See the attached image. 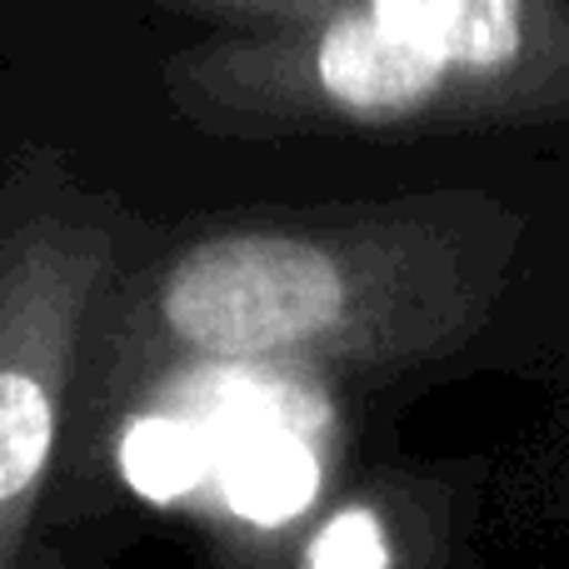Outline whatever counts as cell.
<instances>
[{
	"label": "cell",
	"mask_w": 569,
	"mask_h": 569,
	"mask_svg": "<svg viewBox=\"0 0 569 569\" xmlns=\"http://www.w3.org/2000/svg\"><path fill=\"white\" fill-rule=\"evenodd\" d=\"M216 440L220 500L250 525H284L320 495V460L270 395H230L200 415Z\"/></svg>",
	"instance_id": "obj_2"
},
{
	"label": "cell",
	"mask_w": 569,
	"mask_h": 569,
	"mask_svg": "<svg viewBox=\"0 0 569 569\" xmlns=\"http://www.w3.org/2000/svg\"><path fill=\"white\" fill-rule=\"evenodd\" d=\"M200 10H226V16H246L256 26H295V20H310L320 10H330L335 0H186Z\"/></svg>",
	"instance_id": "obj_6"
},
{
	"label": "cell",
	"mask_w": 569,
	"mask_h": 569,
	"mask_svg": "<svg viewBox=\"0 0 569 569\" xmlns=\"http://www.w3.org/2000/svg\"><path fill=\"white\" fill-rule=\"evenodd\" d=\"M216 470V440L206 420L186 410L140 415L120 435V475L136 495L156 505H176L196 495Z\"/></svg>",
	"instance_id": "obj_4"
},
{
	"label": "cell",
	"mask_w": 569,
	"mask_h": 569,
	"mask_svg": "<svg viewBox=\"0 0 569 569\" xmlns=\"http://www.w3.org/2000/svg\"><path fill=\"white\" fill-rule=\"evenodd\" d=\"M60 325L0 335V535L26 515L56 450L60 415Z\"/></svg>",
	"instance_id": "obj_3"
},
{
	"label": "cell",
	"mask_w": 569,
	"mask_h": 569,
	"mask_svg": "<svg viewBox=\"0 0 569 569\" xmlns=\"http://www.w3.org/2000/svg\"><path fill=\"white\" fill-rule=\"evenodd\" d=\"M305 569H390V540L375 510L350 505L330 515L305 550Z\"/></svg>",
	"instance_id": "obj_5"
},
{
	"label": "cell",
	"mask_w": 569,
	"mask_h": 569,
	"mask_svg": "<svg viewBox=\"0 0 569 569\" xmlns=\"http://www.w3.org/2000/svg\"><path fill=\"white\" fill-rule=\"evenodd\" d=\"M345 305L350 280L340 260L276 230L206 240L160 284L170 340L210 360H270L330 340Z\"/></svg>",
	"instance_id": "obj_1"
}]
</instances>
